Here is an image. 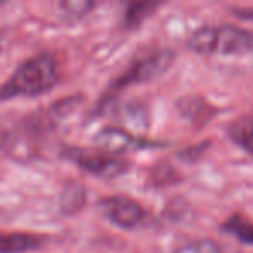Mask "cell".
Here are the masks:
<instances>
[{
    "label": "cell",
    "mask_w": 253,
    "mask_h": 253,
    "mask_svg": "<svg viewBox=\"0 0 253 253\" xmlns=\"http://www.w3.org/2000/svg\"><path fill=\"white\" fill-rule=\"evenodd\" d=\"M59 84V64L49 52L30 57L0 85V101L16 97H37L50 92Z\"/></svg>",
    "instance_id": "obj_1"
},
{
    "label": "cell",
    "mask_w": 253,
    "mask_h": 253,
    "mask_svg": "<svg viewBox=\"0 0 253 253\" xmlns=\"http://www.w3.org/2000/svg\"><path fill=\"white\" fill-rule=\"evenodd\" d=\"M252 45V33L234 25L203 26L187 39V47L201 56H245Z\"/></svg>",
    "instance_id": "obj_2"
},
{
    "label": "cell",
    "mask_w": 253,
    "mask_h": 253,
    "mask_svg": "<svg viewBox=\"0 0 253 253\" xmlns=\"http://www.w3.org/2000/svg\"><path fill=\"white\" fill-rule=\"evenodd\" d=\"M175 54L169 49H158L151 54H146L142 57H137L135 61H132V64L120 75L118 78L111 82V85L108 87L106 94L102 95V104L109 99L115 97V94L122 92L123 88L132 87L137 84H148L156 78H160L167 70L170 68V64L173 63Z\"/></svg>",
    "instance_id": "obj_3"
},
{
    "label": "cell",
    "mask_w": 253,
    "mask_h": 253,
    "mask_svg": "<svg viewBox=\"0 0 253 253\" xmlns=\"http://www.w3.org/2000/svg\"><path fill=\"white\" fill-rule=\"evenodd\" d=\"M63 158L70 160L84 172L101 179H116L130 170V163L122 156L106 151H90L84 148H64Z\"/></svg>",
    "instance_id": "obj_4"
},
{
    "label": "cell",
    "mask_w": 253,
    "mask_h": 253,
    "mask_svg": "<svg viewBox=\"0 0 253 253\" xmlns=\"http://www.w3.org/2000/svg\"><path fill=\"white\" fill-rule=\"evenodd\" d=\"M95 144L101 148V151L120 156L122 153L134 151V149L163 148V146H167V142L139 137V135H134L132 132H126L118 126H104L102 130L95 134Z\"/></svg>",
    "instance_id": "obj_5"
},
{
    "label": "cell",
    "mask_w": 253,
    "mask_h": 253,
    "mask_svg": "<svg viewBox=\"0 0 253 253\" xmlns=\"http://www.w3.org/2000/svg\"><path fill=\"white\" fill-rule=\"evenodd\" d=\"M99 207L113 224L122 229L137 227L146 215L142 205H139L137 201L128 196H122V194L102 198L99 201Z\"/></svg>",
    "instance_id": "obj_6"
},
{
    "label": "cell",
    "mask_w": 253,
    "mask_h": 253,
    "mask_svg": "<svg viewBox=\"0 0 253 253\" xmlns=\"http://www.w3.org/2000/svg\"><path fill=\"white\" fill-rule=\"evenodd\" d=\"M45 243L39 234H26V232H7L0 234V253H25L37 250Z\"/></svg>",
    "instance_id": "obj_7"
},
{
    "label": "cell",
    "mask_w": 253,
    "mask_h": 253,
    "mask_svg": "<svg viewBox=\"0 0 253 253\" xmlns=\"http://www.w3.org/2000/svg\"><path fill=\"white\" fill-rule=\"evenodd\" d=\"M87 203V189L84 184L77 182V180H70L66 186L63 187L59 194V208L63 213L73 215L78 213Z\"/></svg>",
    "instance_id": "obj_8"
},
{
    "label": "cell",
    "mask_w": 253,
    "mask_h": 253,
    "mask_svg": "<svg viewBox=\"0 0 253 253\" xmlns=\"http://www.w3.org/2000/svg\"><path fill=\"white\" fill-rule=\"evenodd\" d=\"M220 229L224 232H227V234H232L234 238H238L245 245H252L253 243V225L245 213H234L222 224Z\"/></svg>",
    "instance_id": "obj_9"
},
{
    "label": "cell",
    "mask_w": 253,
    "mask_h": 253,
    "mask_svg": "<svg viewBox=\"0 0 253 253\" xmlns=\"http://www.w3.org/2000/svg\"><path fill=\"white\" fill-rule=\"evenodd\" d=\"M158 7L160 4H155V2H132L125 9V26L126 28H137Z\"/></svg>",
    "instance_id": "obj_10"
},
{
    "label": "cell",
    "mask_w": 253,
    "mask_h": 253,
    "mask_svg": "<svg viewBox=\"0 0 253 253\" xmlns=\"http://www.w3.org/2000/svg\"><path fill=\"white\" fill-rule=\"evenodd\" d=\"M229 137L245 153L252 151V146H250V141H252V118H250V115L231 123V126H229Z\"/></svg>",
    "instance_id": "obj_11"
},
{
    "label": "cell",
    "mask_w": 253,
    "mask_h": 253,
    "mask_svg": "<svg viewBox=\"0 0 253 253\" xmlns=\"http://www.w3.org/2000/svg\"><path fill=\"white\" fill-rule=\"evenodd\" d=\"M59 11L63 16L70 21H78V19L85 18L92 9L95 7V2H87V0H66V2H59L57 4Z\"/></svg>",
    "instance_id": "obj_12"
},
{
    "label": "cell",
    "mask_w": 253,
    "mask_h": 253,
    "mask_svg": "<svg viewBox=\"0 0 253 253\" xmlns=\"http://www.w3.org/2000/svg\"><path fill=\"white\" fill-rule=\"evenodd\" d=\"M173 253H225V252H224V246L215 241V239L203 238V239H194V241H187L184 245L177 246Z\"/></svg>",
    "instance_id": "obj_13"
},
{
    "label": "cell",
    "mask_w": 253,
    "mask_h": 253,
    "mask_svg": "<svg viewBox=\"0 0 253 253\" xmlns=\"http://www.w3.org/2000/svg\"><path fill=\"white\" fill-rule=\"evenodd\" d=\"M0 49H2V33H0Z\"/></svg>",
    "instance_id": "obj_14"
}]
</instances>
